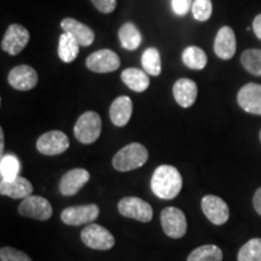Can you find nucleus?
I'll return each instance as SVG.
<instances>
[{
    "mask_svg": "<svg viewBox=\"0 0 261 261\" xmlns=\"http://www.w3.org/2000/svg\"><path fill=\"white\" fill-rule=\"evenodd\" d=\"M151 190L162 200L177 197L182 188V179L179 171L169 165H162L155 169L151 177Z\"/></svg>",
    "mask_w": 261,
    "mask_h": 261,
    "instance_id": "1",
    "label": "nucleus"
},
{
    "mask_svg": "<svg viewBox=\"0 0 261 261\" xmlns=\"http://www.w3.org/2000/svg\"><path fill=\"white\" fill-rule=\"evenodd\" d=\"M149 154L144 145L139 143H130L116 152L113 159V166L116 171L128 172L145 165Z\"/></svg>",
    "mask_w": 261,
    "mask_h": 261,
    "instance_id": "2",
    "label": "nucleus"
},
{
    "mask_svg": "<svg viewBox=\"0 0 261 261\" xmlns=\"http://www.w3.org/2000/svg\"><path fill=\"white\" fill-rule=\"evenodd\" d=\"M102 132V120L96 112H86L77 119L74 126V136L83 144H92Z\"/></svg>",
    "mask_w": 261,
    "mask_h": 261,
    "instance_id": "3",
    "label": "nucleus"
},
{
    "mask_svg": "<svg viewBox=\"0 0 261 261\" xmlns=\"http://www.w3.org/2000/svg\"><path fill=\"white\" fill-rule=\"evenodd\" d=\"M117 210L122 217L138 220L140 223H149L154 217L152 207L148 202L139 197H123L117 204Z\"/></svg>",
    "mask_w": 261,
    "mask_h": 261,
    "instance_id": "4",
    "label": "nucleus"
},
{
    "mask_svg": "<svg viewBox=\"0 0 261 261\" xmlns=\"http://www.w3.org/2000/svg\"><path fill=\"white\" fill-rule=\"evenodd\" d=\"M81 241L86 247L94 250L112 249L115 238L106 227L98 224H90L81 231Z\"/></svg>",
    "mask_w": 261,
    "mask_h": 261,
    "instance_id": "5",
    "label": "nucleus"
},
{
    "mask_svg": "<svg viewBox=\"0 0 261 261\" xmlns=\"http://www.w3.org/2000/svg\"><path fill=\"white\" fill-rule=\"evenodd\" d=\"M18 213L22 217L45 221L52 217V205L45 197L31 195L18 205Z\"/></svg>",
    "mask_w": 261,
    "mask_h": 261,
    "instance_id": "6",
    "label": "nucleus"
},
{
    "mask_svg": "<svg viewBox=\"0 0 261 261\" xmlns=\"http://www.w3.org/2000/svg\"><path fill=\"white\" fill-rule=\"evenodd\" d=\"M161 225L165 233L171 238H181L188 231L185 214L175 207H167L161 212Z\"/></svg>",
    "mask_w": 261,
    "mask_h": 261,
    "instance_id": "7",
    "label": "nucleus"
},
{
    "mask_svg": "<svg viewBox=\"0 0 261 261\" xmlns=\"http://www.w3.org/2000/svg\"><path fill=\"white\" fill-rule=\"evenodd\" d=\"M69 138L61 130H50L39 137L37 140L38 151L47 156L63 154L69 148Z\"/></svg>",
    "mask_w": 261,
    "mask_h": 261,
    "instance_id": "8",
    "label": "nucleus"
},
{
    "mask_svg": "<svg viewBox=\"0 0 261 261\" xmlns=\"http://www.w3.org/2000/svg\"><path fill=\"white\" fill-rule=\"evenodd\" d=\"M99 215V208L97 204L77 205V207H68L61 213V220L65 225L79 226V225L93 223Z\"/></svg>",
    "mask_w": 261,
    "mask_h": 261,
    "instance_id": "9",
    "label": "nucleus"
},
{
    "mask_svg": "<svg viewBox=\"0 0 261 261\" xmlns=\"http://www.w3.org/2000/svg\"><path fill=\"white\" fill-rule=\"evenodd\" d=\"M201 208L207 219L214 225H224L230 218L227 203L218 196H204L201 201Z\"/></svg>",
    "mask_w": 261,
    "mask_h": 261,
    "instance_id": "10",
    "label": "nucleus"
},
{
    "mask_svg": "<svg viewBox=\"0 0 261 261\" xmlns=\"http://www.w3.org/2000/svg\"><path fill=\"white\" fill-rule=\"evenodd\" d=\"M29 32L21 24H11L5 32L2 41V48L11 56H16L27 46L29 42Z\"/></svg>",
    "mask_w": 261,
    "mask_h": 261,
    "instance_id": "11",
    "label": "nucleus"
},
{
    "mask_svg": "<svg viewBox=\"0 0 261 261\" xmlns=\"http://www.w3.org/2000/svg\"><path fill=\"white\" fill-rule=\"evenodd\" d=\"M86 67L94 73H110L120 67V58L112 50H98L86 60Z\"/></svg>",
    "mask_w": 261,
    "mask_h": 261,
    "instance_id": "12",
    "label": "nucleus"
},
{
    "mask_svg": "<svg viewBox=\"0 0 261 261\" xmlns=\"http://www.w3.org/2000/svg\"><path fill=\"white\" fill-rule=\"evenodd\" d=\"M9 84L18 91H29L38 84V73L29 65H17L9 74Z\"/></svg>",
    "mask_w": 261,
    "mask_h": 261,
    "instance_id": "13",
    "label": "nucleus"
},
{
    "mask_svg": "<svg viewBox=\"0 0 261 261\" xmlns=\"http://www.w3.org/2000/svg\"><path fill=\"white\" fill-rule=\"evenodd\" d=\"M237 102L244 112L261 115V85H244L237 94Z\"/></svg>",
    "mask_w": 261,
    "mask_h": 261,
    "instance_id": "14",
    "label": "nucleus"
},
{
    "mask_svg": "<svg viewBox=\"0 0 261 261\" xmlns=\"http://www.w3.org/2000/svg\"><path fill=\"white\" fill-rule=\"evenodd\" d=\"M90 180V173L84 168H74L62 177L60 191L64 196H74Z\"/></svg>",
    "mask_w": 261,
    "mask_h": 261,
    "instance_id": "15",
    "label": "nucleus"
},
{
    "mask_svg": "<svg viewBox=\"0 0 261 261\" xmlns=\"http://www.w3.org/2000/svg\"><path fill=\"white\" fill-rule=\"evenodd\" d=\"M61 27L63 29V33H68L73 37L75 40L80 44V46L87 47L92 45L94 41V32L89 25L81 23L75 18H64L61 22Z\"/></svg>",
    "mask_w": 261,
    "mask_h": 261,
    "instance_id": "16",
    "label": "nucleus"
},
{
    "mask_svg": "<svg viewBox=\"0 0 261 261\" xmlns=\"http://www.w3.org/2000/svg\"><path fill=\"white\" fill-rule=\"evenodd\" d=\"M214 52L221 60H231L236 54V37L232 28L223 27L214 41Z\"/></svg>",
    "mask_w": 261,
    "mask_h": 261,
    "instance_id": "17",
    "label": "nucleus"
},
{
    "mask_svg": "<svg viewBox=\"0 0 261 261\" xmlns=\"http://www.w3.org/2000/svg\"><path fill=\"white\" fill-rule=\"evenodd\" d=\"M0 194L3 196H9L15 200H18V198L24 200L33 194V185L28 179L18 175L12 180H2Z\"/></svg>",
    "mask_w": 261,
    "mask_h": 261,
    "instance_id": "18",
    "label": "nucleus"
},
{
    "mask_svg": "<svg viewBox=\"0 0 261 261\" xmlns=\"http://www.w3.org/2000/svg\"><path fill=\"white\" fill-rule=\"evenodd\" d=\"M173 96L179 106L190 108L197 98V85L190 79H179L173 86Z\"/></svg>",
    "mask_w": 261,
    "mask_h": 261,
    "instance_id": "19",
    "label": "nucleus"
},
{
    "mask_svg": "<svg viewBox=\"0 0 261 261\" xmlns=\"http://www.w3.org/2000/svg\"><path fill=\"white\" fill-rule=\"evenodd\" d=\"M133 112V103L129 97L120 96L112 103L109 110L110 120L117 127L126 126Z\"/></svg>",
    "mask_w": 261,
    "mask_h": 261,
    "instance_id": "20",
    "label": "nucleus"
},
{
    "mask_svg": "<svg viewBox=\"0 0 261 261\" xmlns=\"http://www.w3.org/2000/svg\"><path fill=\"white\" fill-rule=\"evenodd\" d=\"M121 80L128 89L135 91V92H144L150 84L149 76L145 71L136 69V68H128V69L123 70Z\"/></svg>",
    "mask_w": 261,
    "mask_h": 261,
    "instance_id": "21",
    "label": "nucleus"
},
{
    "mask_svg": "<svg viewBox=\"0 0 261 261\" xmlns=\"http://www.w3.org/2000/svg\"><path fill=\"white\" fill-rule=\"evenodd\" d=\"M80 44L68 33H63L60 37V45H58V56L64 63H71L76 60L80 51Z\"/></svg>",
    "mask_w": 261,
    "mask_h": 261,
    "instance_id": "22",
    "label": "nucleus"
},
{
    "mask_svg": "<svg viewBox=\"0 0 261 261\" xmlns=\"http://www.w3.org/2000/svg\"><path fill=\"white\" fill-rule=\"evenodd\" d=\"M119 38L126 50H137L142 44V34L133 23H125L120 28Z\"/></svg>",
    "mask_w": 261,
    "mask_h": 261,
    "instance_id": "23",
    "label": "nucleus"
},
{
    "mask_svg": "<svg viewBox=\"0 0 261 261\" xmlns=\"http://www.w3.org/2000/svg\"><path fill=\"white\" fill-rule=\"evenodd\" d=\"M187 261H223V252L218 246L205 244L192 250Z\"/></svg>",
    "mask_w": 261,
    "mask_h": 261,
    "instance_id": "24",
    "label": "nucleus"
},
{
    "mask_svg": "<svg viewBox=\"0 0 261 261\" xmlns=\"http://www.w3.org/2000/svg\"><path fill=\"white\" fill-rule=\"evenodd\" d=\"M182 62L190 69L201 70L207 64V55L200 47L189 46L182 51Z\"/></svg>",
    "mask_w": 261,
    "mask_h": 261,
    "instance_id": "25",
    "label": "nucleus"
},
{
    "mask_svg": "<svg viewBox=\"0 0 261 261\" xmlns=\"http://www.w3.org/2000/svg\"><path fill=\"white\" fill-rule=\"evenodd\" d=\"M142 65L146 74L152 75V76H159L162 70L160 52L154 47L146 48L142 56Z\"/></svg>",
    "mask_w": 261,
    "mask_h": 261,
    "instance_id": "26",
    "label": "nucleus"
},
{
    "mask_svg": "<svg viewBox=\"0 0 261 261\" xmlns=\"http://www.w3.org/2000/svg\"><path fill=\"white\" fill-rule=\"evenodd\" d=\"M241 62L250 74L261 76V50L250 48V50L244 51L241 56Z\"/></svg>",
    "mask_w": 261,
    "mask_h": 261,
    "instance_id": "27",
    "label": "nucleus"
},
{
    "mask_svg": "<svg viewBox=\"0 0 261 261\" xmlns=\"http://www.w3.org/2000/svg\"><path fill=\"white\" fill-rule=\"evenodd\" d=\"M238 261H261V238H253L242 246L237 255Z\"/></svg>",
    "mask_w": 261,
    "mask_h": 261,
    "instance_id": "28",
    "label": "nucleus"
},
{
    "mask_svg": "<svg viewBox=\"0 0 261 261\" xmlns=\"http://www.w3.org/2000/svg\"><path fill=\"white\" fill-rule=\"evenodd\" d=\"M18 172L19 162L16 156H2V161H0V175H2V180H12V179L18 177Z\"/></svg>",
    "mask_w": 261,
    "mask_h": 261,
    "instance_id": "29",
    "label": "nucleus"
},
{
    "mask_svg": "<svg viewBox=\"0 0 261 261\" xmlns=\"http://www.w3.org/2000/svg\"><path fill=\"white\" fill-rule=\"evenodd\" d=\"M212 10H213V6H212L211 0H195L191 11L195 19L204 22L211 18Z\"/></svg>",
    "mask_w": 261,
    "mask_h": 261,
    "instance_id": "30",
    "label": "nucleus"
},
{
    "mask_svg": "<svg viewBox=\"0 0 261 261\" xmlns=\"http://www.w3.org/2000/svg\"><path fill=\"white\" fill-rule=\"evenodd\" d=\"M0 260L2 261H32L27 254L11 247H3L0 249Z\"/></svg>",
    "mask_w": 261,
    "mask_h": 261,
    "instance_id": "31",
    "label": "nucleus"
},
{
    "mask_svg": "<svg viewBox=\"0 0 261 261\" xmlns=\"http://www.w3.org/2000/svg\"><path fill=\"white\" fill-rule=\"evenodd\" d=\"M192 0H172V9L179 16H185L192 9Z\"/></svg>",
    "mask_w": 261,
    "mask_h": 261,
    "instance_id": "32",
    "label": "nucleus"
},
{
    "mask_svg": "<svg viewBox=\"0 0 261 261\" xmlns=\"http://www.w3.org/2000/svg\"><path fill=\"white\" fill-rule=\"evenodd\" d=\"M91 2L102 14H112L116 8V0H91Z\"/></svg>",
    "mask_w": 261,
    "mask_h": 261,
    "instance_id": "33",
    "label": "nucleus"
},
{
    "mask_svg": "<svg viewBox=\"0 0 261 261\" xmlns=\"http://www.w3.org/2000/svg\"><path fill=\"white\" fill-rule=\"evenodd\" d=\"M253 205H254V210L256 211V213L261 215V188L257 189L255 195H254Z\"/></svg>",
    "mask_w": 261,
    "mask_h": 261,
    "instance_id": "34",
    "label": "nucleus"
},
{
    "mask_svg": "<svg viewBox=\"0 0 261 261\" xmlns=\"http://www.w3.org/2000/svg\"><path fill=\"white\" fill-rule=\"evenodd\" d=\"M253 29H254V33H255L256 37L261 40V15H257L256 17L254 18Z\"/></svg>",
    "mask_w": 261,
    "mask_h": 261,
    "instance_id": "35",
    "label": "nucleus"
},
{
    "mask_svg": "<svg viewBox=\"0 0 261 261\" xmlns=\"http://www.w3.org/2000/svg\"><path fill=\"white\" fill-rule=\"evenodd\" d=\"M0 152L2 155L4 154V132L3 129H0Z\"/></svg>",
    "mask_w": 261,
    "mask_h": 261,
    "instance_id": "36",
    "label": "nucleus"
},
{
    "mask_svg": "<svg viewBox=\"0 0 261 261\" xmlns=\"http://www.w3.org/2000/svg\"><path fill=\"white\" fill-rule=\"evenodd\" d=\"M260 140H261V130H260Z\"/></svg>",
    "mask_w": 261,
    "mask_h": 261,
    "instance_id": "37",
    "label": "nucleus"
}]
</instances>
